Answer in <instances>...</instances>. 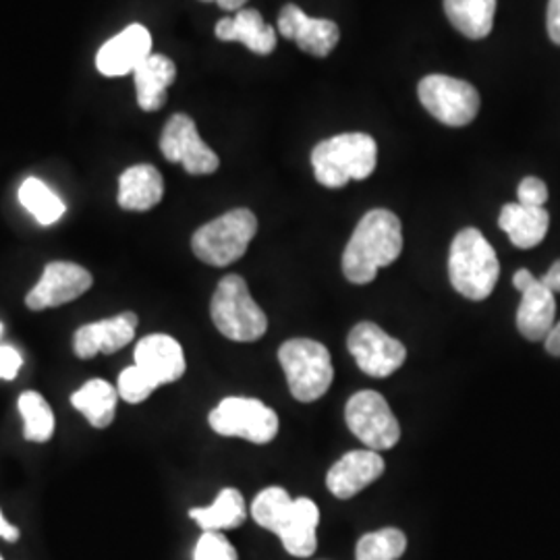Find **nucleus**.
Returning <instances> with one entry per match:
<instances>
[{"label": "nucleus", "instance_id": "nucleus-1", "mask_svg": "<svg viewBox=\"0 0 560 560\" xmlns=\"http://www.w3.org/2000/svg\"><path fill=\"white\" fill-rule=\"evenodd\" d=\"M402 252V226L390 210H370L342 254V275L353 284H368L378 270L390 266Z\"/></svg>", "mask_w": 560, "mask_h": 560}, {"label": "nucleus", "instance_id": "nucleus-2", "mask_svg": "<svg viewBox=\"0 0 560 560\" xmlns=\"http://www.w3.org/2000/svg\"><path fill=\"white\" fill-rule=\"evenodd\" d=\"M501 277L494 247L478 229H463L451 243L448 279L465 300H488Z\"/></svg>", "mask_w": 560, "mask_h": 560}, {"label": "nucleus", "instance_id": "nucleus-3", "mask_svg": "<svg viewBox=\"0 0 560 560\" xmlns=\"http://www.w3.org/2000/svg\"><path fill=\"white\" fill-rule=\"evenodd\" d=\"M378 164V145L368 133H340L312 152L314 175L324 187L340 189L349 180L368 179Z\"/></svg>", "mask_w": 560, "mask_h": 560}, {"label": "nucleus", "instance_id": "nucleus-4", "mask_svg": "<svg viewBox=\"0 0 560 560\" xmlns=\"http://www.w3.org/2000/svg\"><path fill=\"white\" fill-rule=\"evenodd\" d=\"M210 316L222 337L237 342H254L268 330V316L240 275H226L219 282L210 303Z\"/></svg>", "mask_w": 560, "mask_h": 560}, {"label": "nucleus", "instance_id": "nucleus-5", "mask_svg": "<svg viewBox=\"0 0 560 560\" xmlns=\"http://www.w3.org/2000/svg\"><path fill=\"white\" fill-rule=\"evenodd\" d=\"M256 233V214L247 208H235L200 226L191 237V249L203 264L224 268L245 256Z\"/></svg>", "mask_w": 560, "mask_h": 560}, {"label": "nucleus", "instance_id": "nucleus-6", "mask_svg": "<svg viewBox=\"0 0 560 560\" xmlns=\"http://www.w3.org/2000/svg\"><path fill=\"white\" fill-rule=\"evenodd\" d=\"M279 361L295 399L312 402L328 393L335 378V368L328 349L318 340H287L280 345Z\"/></svg>", "mask_w": 560, "mask_h": 560}, {"label": "nucleus", "instance_id": "nucleus-7", "mask_svg": "<svg viewBox=\"0 0 560 560\" xmlns=\"http://www.w3.org/2000/svg\"><path fill=\"white\" fill-rule=\"evenodd\" d=\"M210 428L224 439H243L254 444H268L279 434V416L261 400L226 397L208 416Z\"/></svg>", "mask_w": 560, "mask_h": 560}, {"label": "nucleus", "instance_id": "nucleus-8", "mask_svg": "<svg viewBox=\"0 0 560 560\" xmlns=\"http://www.w3.org/2000/svg\"><path fill=\"white\" fill-rule=\"evenodd\" d=\"M345 421L370 451H388L400 441L399 421L376 390H360L347 400Z\"/></svg>", "mask_w": 560, "mask_h": 560}, {"label": "nucleus", "instance_id": "nucleus-9", "mask_svg": "<svg viewBox=\"0 0 560 560\" xmlns=\"http://www.w3.org/2000/svg\"><path fill=\"white\" fill-rule=\"evenodd\" d=\"M423 108L448 127H465L480 113V94L467 81L448 75H425L418 85Z\"/></svg>", "mask_w": 560, "mask_h": 560}, {"label": "nucleus", "instance_id": "nucleus-10", "mask_svg": "<svg viewBox=\"0 0 560 560\" xmlns=\"http://www.w3.org/2000/svg\"><path fill=\"white\" fill-rule=\"evenodd\" d=\"M162 156L180 164L189 175H212L219 171L221 159L201 140L198 127L189 115H173L161 136Z\"/></svg>", "mask_w": 560, "mask_h": 560}, {"label": "nucleus", "instance_id": "nucleus-11", "mask_svg": "<svg viewBox=\"0 0 560 560\" xmlns=\"http://www.w3.org/2000/svg\"><path fill=\"white\" fill-rule=\"evenodd\" d=\"M347 349L358 361L361 372L372 378H386L395 374L407 360L405 345L386 335L374 322H360L349 332Z\"/></svg>", "mask_w": 560, "mask_h": 560}, {"label": "nucleus", "instance_id": "nucleus-12", "mask_svg": "<svg viewBox=\"0 0 560 560\" xmlns=\"http://www.w3.org/2000/svg\"><path fill=\"white\" fill-rule=\"evenodd\" d=\"M94 284V277L80 264L73 261H50L44 266L40 280L32 287L25 298V305L32 312H44L60 307L88 293Z\"/></svg>", "mask_w": 560, "mask_h": 560}, {"label": "nucleus", "instance_id": "nucleus-13", "mask_svg": "<svg viewBox=\"0 0 560 560\" xmlns=\"http://www.w3.org/2000/svg\"><path fill=\"white\" fill-rule=\"evenodd\" d=\"M320 525V509L312 499H293L284 506L279 520L272 527V534L279 536L282 548L295 557L307 559L316 552L318 538L316 529Z\"/></svg>", "mask_w": 560, "mask_h": 560}, {"label": "nucleus", "instance_id": "nucleus-14", "mask_svg": "<svg viewBox=\"0 0 560 560\" xmlns=\"http://www.w3.org/2000/svg\"><path fill=\"white\" fill-rule=\"evenodd\" d=\"M138 324L140 320L133 312H122L106 320L83 324L73 335V351L80 360H92L98 353H117L136 339Z\"/></svg>", "mask_w": 560, "mask_h": 560}, {"label": "nucleus", "instance_id": "nucleus-15", "mask_svg": "<svg viewBox=\"0 0 560 560\" xmlns=\"http://www.w3.org/2000/svg\"><path fill=\"white\" fill-rule=\"evenodd\" d=\"M152 55V34L141 23L127 25L96 55V69L106 78L129 75Z\"/></svg>", "mask_w": 560, "mask_h": 560}, {"label": "nucleus", "instance_id": "nucleus-16", "mask_svg": "<svg viewBox=\"0 0 560 560\" xmlns=\"http://www.w3.org/2000/svg\"><path fill=\"white\" fill-rule=\"evenodd\" d=\"M279 34L287 40L298 42L303 52L314 57H328L339 44V25L330 20H312L298 4H284L279 15Z\"/></svg>", "mask_w": 560, "mask_h": 560}, {"label": "nucleus", "instance_id": "nucleus-17", "mask_svg": "<svg viewBox=\"0 0 560 560\" xmlns=\"http://www.w3.org/2000/svg\"><path fill=\"white\" fill-rule=\"evenodd\" d=\"M386 465L376 451H349L328 471L326 486L332 497L349 501L381 478Z\"/></svg>", "mask_w": 560, "mask_h": 560}, {"label": "nucleus", "instance_id": "nucleus-18", "mask_svg": "<svg viewBox=\"0 0 560 560\" xmlns=\"http://www.w3.org/2000/svg\"><path fill=\"white\" fill-rule=\"evenodd\" d=\"M133 360L152 381L159 382V386L179 381L187 370L179 340L162 332L143 337L136 345Z\"/></svg>", "mask_w": 560, "mask_h": 560}, {"label": "nucleus", "instance_id": "nucleus-19", "mask_svg": "<svg viewBox=\"0 0 560 560\" xmlns=\"http://www.w3.org/2000/svg\"><path fill=\"white\" fill-rule=\"evenodd\" d=\"M217 38L222 42H241L256 55H270L277 48V32L261 20L260 11L241 9L235 18H224L217 23Z\"/></svg>", "mask_w": 560, "mask_h": 560}, {"label": "nucleus", "instance_id": "nucleus-20", "mask_svg": "<svg viewBox=\"0 0 560 560\" xmlns=\"http://www.w3.org/2000/svg\"><path fill=\"white\" fill-rule=\"evenodd\" d=\"M164 196L161 171L152 164H136L119 177L117 201L127 212H148L159 206Z\"/></svg>", "mask_w": 560, "mask_h": 560}, {"label": "nucleus", "instance_id": "nucleus-21", "mask_svg": "<svg viewBox=\"0 0 560 560\" xmlns=\"http://www.w3.org/2000/svg\"><path fill=\"white\" fill-rule=\"evenodd\" d=\"M177 67L164 55H150L133 71L138 106L145 113H156L166 104V92L175 83Z\"/></svg>", "mask_w": 560, "mask_h": 560}, {"label": "nucleus", "instance_id": "nucleus-22", "mask_svg": "<svg viewBox=\"0 0 560 560\" xmlns=\"http://www.w3.org/2000/svg\"><path fill=\"white\" fill-rule=\"evenodd\" d=\"M557 316V301L555 293L541 284L540 279L534 280L529 289L521 293V305L517 310V328L527 340H544Z\"/></svg>", "mask_w": 560, "mask_h": 560}, {"label": "nucleus", "instance_id": "nucleus-23", "mask_svg": "<svg viewBox=\"0 0 560 560\" xmlns=\"http://www.w3.org/2000/svg\"><path fill=\"white\" fill-rule=\"evenodd\" d=\"M499 226L509 235V240L515 247L532 249L540 245L546 237L550 226V214L544 208L523 206L520 201H515L502 208Z\"/></svg>", "mask_w": 560, "mask_h": 560}, {"label": "nucleus", "instance_id": "nucleus-24", "mask_svg": "<svg viewBox=\"0 0 560 560\" xmlns=\"http://www.w3.org/2000/svg\"><path fill=\"white\" fill-rule=\"evenodd\" d=\"M119 393L110 382L94 378L88 381L71 395V405L85 416L92 428H108L117 413Z\"/></svg>", "mask_w": 560, "mask_h": 560}, {"label": "nucleus", "instance_id": "nucleus-25", "mask_svg": "<svg viewBox=\"0 0 560 560\" xmlns=\"http://www.w3.org/2000/svg\"><path fill=\"white\" fill-rule=\"evenodd\" d=\"M444 13L469 40L490 36L497 15V0H444Z\"/></svg>", "mask_w": 560, "mask_h": 560}, {"label": "nucleus", "instance_id": "nucleus-26", "mask_svg": "<svg viewBox=\"0 0 560 560\" xmlns=\"http://www.w3.org/2000/svg\"><path fill=\"white\" fill-rule=\"evenodd\" d=\"M189 517L196 521L203 532L235 529L247 520V506L237 488H224L210 506L189 509Z\"/></svg>", "mask_w": 560, "mask_h": 560}, {"label": "nucleus", "instance_id": "nucleus-27", "mask_svg": "<svg viewBox=\"0 0 560 560\" xmlns=\"http://www.w3.org/2000/svg\"><path fill=\"white\" fill-rule=\"evenodd\" d=\"M21 418H23V439L27 442L44 444L55 436V411L48 400L36 390L21 393L18 400Z\"/></svg>", "mask_w": 560, "mask_h": 560}, {"label": "nucleus", "instance_id": "nucleus-28", "mask_svg": "<svg viewBox=\"0 0 560 560\" xmlns=\"http://www.w3.org/2000/svg\"><path fill=\"white\" fill-rule=\"evenodd\" d=\"M20 201L21 206L44 226L59 222L67 212L65 201L60 200L44 180L36 177H30L21 183Z\"/></svg>", "mask_w": 560, "mask_h": 560}, {"label": "nucleus", "instance_id": "nucleus-29", "mask_svg": "<svg viewBox=\"0 0 560 560\" xmlns=\"http://www.w3.org/2000/svg\"><path fill=\"white\" fill-rule=\"evenodd\" d=\"M407 550V536L397 527H384L361 536L355 560H399Z\"/></svg>", "mask_w": 560, "mask_h": 560}, {"label": "nucleus", "instance_id": "nucleus-30", "mask_svg": "<svg viewBox=\"0 0 560 560\" xmlns=\"http://www.w3.org/2000/svg\"><path fill=\"white\" fill-rule=\"evenodd\" d=\"M156 388H159V382L152 381L136 363L125 368L119 374V382H117L119 399L125 400V402H131V405H140Z\"/></svg>", "mask_w": 560, "mask_h": 560}, {"label": "nucleus", "instance_id": "nucleus-31", "mask_svg": "<svg viewBox=\"0 0 560 560\" xmlns=\"http://www.w3.org/2000/svg\"><path fill=\"white\" fill-rule=\"evenodd\" d=\"M194 560H240V555L221 532H203L194 548Z\"/></svg>", "mask_w": 560, "mask_h": 560}, {"label": "nucleus", "instance_id": "nucleus-32", "mask_svg": "<svg viewBox=\"0 0 560 560\" xmlns=\"http://www.w3.org/2000/svg\"><path fill=\"white\" fill-rule=\"evenodd\" d=\"M517 198H520V203H523V206L544 208V203L548 201V187L538 177H525L520 183Z\"/></svg>", "mask_w": 560, "mask_h": 560}, {"label": "nucleus", "instance_id": "nucleus-33", "mask_svg": "<svg viewBox=\"0 0 560 560\" xmlns=\"http://www.w3.org/2000/svg\"><path fill=\"white\" fill-rule=\"evenodd\" d=\"M21 368H23V358L20 351L11 345H0V381H18Z\"/></svg>", "mask_w": 560, "mask_h": 560}, {"label": "nucleus", "instance_id": "nucleus-34", "mask_svg": "<svg viewBox=\"0 0 560 560\" xmlns=\"http://www.w3.org/2000/svg\"><path fill=\"white\" fill-rule=\"evenodd\" d=\"M546 27L550 40L560 46V0H548V15H546Z\"/></svg>", "mask_w": 560, "mask_h": 560}, {"label": "nucleus", "instance_id": "nucleus-35", "mask_svg": "<svg viewBox=\"0 0 560 560\" xmlns=\"http://www.w3.org/2000/svg\"><path fill=\"white\" fill-rule=\"evenodd\" d=\"M540 280L541 284L548 287L552 293H560V260L555 261Z\"/></svg>", "mask_w": 560, "mask_h": 560}, {"label": "nucleus", "instance_id": "nucleus-36", "mask_svg": "<svg viewBox=\"0 0 560 560\" xmlns=\"http://www.w3.org/2000/svg\"><path fill=\"white\" fill-rule=\"evenodd\" d=\"M544 345H546V351H548L550 355L560 358V322H557V324L552 326V330H550L548 337L544 339Z\"/></svg>", "mask_w": 560, "mask_h": 560}, {"label": "nucleus", "instance_id": "nucleus-37", "mask_svg": "<svg viewBox=\"0 0 560 560\" xmlns=\"http://www.w3.org/2000/svg\"><path fill=\"white\" fill-rule=\"evenodd\" d=\"M0 538L4 541H11V544L20 540V529L7 521L2 511H0Z\"/></svg>", "mask_w": 560, "mask_h": 560}, {"label": "nucleus", "instance_id": "nucleus-38", "mask_svg": "<svg viewBox=\"0 0 560 560\" xmlns=\"http://www.w3.org/2000/svg\"><path fill=\"white\" fill-rule=\"evenodd\" d=\"M534 280H536V277L529 272V270H517L515 272V277H513V287L520 291V293H523L525 289H529L532 284H534Z\"/></svg>", "mask_w": 560, "mask_h": 560}, {"label": "nucleus", "instance_id": "nucleus-39", "mask_svg": "<svg viewBox=\"0 0 560 560\" xmlns=\"http://www.w3.org/2000/svg\"><path fill=\"white\" fill-rule=\"evenodd\" d=\"M201 2H217L222 11H241L247 0H201Z\"/></svg>", "mask_w": 560, "mask_h": 560}, {"label": "nucleus", "instance_id": "nucleus-40", "mask_svg": "<svg viewBox=\"0 0 560 560\" xmlns=\"http://www.w3.org/2000/svg\"><path fill=\"white\" fill-rule=\"evenodd\" d=\"M2 335H4V324L0 322V339H2Z\"/></svg>", "mask_w": 560, "mask_h": 560}, {"label": "nucleus", "instance_id": "nucleus-41", "mask_svg": "<svg viewBox=\"0 0 560 560\" xmlns=\"http://www.w3.org/2000/svg\"><path fill=\"white\" fill-rule=\"evenodd\" d=\"M0 560H4V559H2V557H0Z\"/></svg>", "mask_w": 560, "mask_h": 560}]
</instances>
